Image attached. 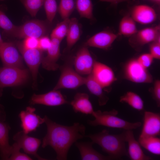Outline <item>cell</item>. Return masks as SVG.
<instances>
[{
	"label": "cell",
	"instance_id": "obj_1",
	"mask_svg": "<svg viewBox=\"0 0 160 160\" xmlns=\"http://www.w3.org/2000/svg\"><path fill=\"white\" fill-rule=\"evenodd\" d=\"M44 117L47 132L43 139L42 147L51 146L56 153L57 159L66 160L72 145L85 137V126L79 122L74 123L71 126L62 125L53 121L47 116Z\"/></svg>",
	"mask_w": 160,
	"mask_h": 160
},
{
	"label": "cell",
	"instance_id": "obj_2",
	"mask_svg": "<svg viewBox=\"0 0 160 160\" xmlns=\"http://www.w3.org/2000/svg\"><path fill=\"white\" fill-rule=\"evenodd\" d=\"M85 137L99 145L104 152L115 160L128 156L123 132L119 134H111L106 129H104L98 133L86 135Z\"/></svg>",
	"mask_w": 160,
	"mask_h": 160
},
{
	"label": "cell",
	"instance_id": "obj_3",
	"mask_svg": "<svg viewBox=\"0 0 160 160\" xmlns=\"http://www.w3.org/2000/svg\"><path fill=\"white\" fill-rule=\"evenodd\" d=\"M118 113V111L114 109L109 111H94L92 115L95 119L89 120L87 122L92 126H102L124 130H132L141 126V122H129L117 117Z\"/></svg>",
	"mask_w": 160,
	"mask_h": 160
},
{
	"label": "cell",
	"instance_id": "obj_4",
	"mask_svg": "<svg viewBox=\"0 0 160 160\" xmlns=\"http://www.w3.org/2000/svg\"><path fill=\"white\" fill-rule=\"evenodd\" d=\"M47 30L46 24L38 20L27 21L20 26H16L9 35L19 39L33 37L39 39L45 36Z\"/></svg>",
	"mask_w": 160,
	"mask_h": 160
},
{
	"label": "cell",
	"instance_id": "obj_5",
	"mask_svg": "<svg viewBox=\"0 0 160 160\" xmlns=\"http://www.w3.org/2000/svg\"><path fill=\"white\" fill-rule=\"evenodd\" d=\"M28 77V71L26 69L10 66L0 67V89L21 85Z\"/></svg>",
	"mask_w": 160,
	"mask_h": 160
},
{
	"label": "cell",
	"instance_id": "obj_6",
	"mask_svg": "<svg viewBox=\"0 0 160 160\" xmlns=\"http://www.w3.org/2000/svg\"><path fill=\"white\" fill-rule=\"evenodd\" d=\"M85 81V77L78 73L71 66L65 65L62 68L60 78L53 89H76L84 84Z\"/></svg>",
	"mask_w": 160,
	"mask_h": 160
},
{
	"label": "cell",
	"instance_id": "obj_7",
	"mask_svg": "<svg viewBox=\"0 0 160 160\" xmlns=\"http://www.w3.org/2000/svg\"><path fill=\"white\" fill-rule=\"evenodd\" d=\"M17 46L31 72L33 81V87H35L39 68L43 57V51L39 48H26L21 42H18Z\"/></svg>",
	"mask_w": 160,
	"mask_h": 160
},
{
	"label": "cell",
	"instance_id": "obj_8",
	"mask_svg": "<svg viewBox=\"0 0 160 160\" xmlns=\"http://www.w3.org/2000/svg\"><path fill=\"white\" fill-rule=\"evenodd\" d=\"M126 78L136 83H151L153 81L152 76L147 69L143 67L137 59H132L127 64L125 68Z\"/></svg>",
	"mask_w": 160,
	"mask_h": 160
},
{
	"label": "cell",
	"instance_id": "obj_9",
	"mask_svg": "<svg viewBox=\"0 0 160 160\" xmlns=\"http://www.w3.org/2000/svg\"><path fill=\"white\" fill-rule=\"evenodd\" d=\"M13 139L26 154L32 155L38 160H46L37 153L41 143L40 139L29 136L23 131L16 133Z\"/></svg>",
	"mask_w": 160,
	"mask_h": 160
},
{
	"label": "cell",
	"instance_id": "obj_10",
	"mask_svg": "<svg viewBox=\"0 0 160 160\" xmlns=\"http://www.w3.org/2000/svg\"><path fill=\"white\" fill-rule=\"evenodd\" d=\"M36 109L30 106L21 111L19 115L23 131L27 134L35 131L40 125L44 123V117L42 118L35 113Z\"/></svg>",
	"mask_w": 160,
	"mask_h": 160
},
{
	"label": "cell",
	"instance_id": "obj_11",
	"mask_svg": "<svg viewBox=\"0 0 160 160\" xmlns=\"http://www.w3.org/2000/svg\"><path fill=\"white\" fill-rule=\"evenodd\" d=\"M0 58L4 66L22 68V57L12 42L4 41L0 44Z\"/></svg>",
	"mask_w": 160,
	"mask_h": 160
},
{
	"label": "cell",
	"instance_id": "obj_12",
	"mask_svg": "<svg viewBox=\"0 0 160 160\" xmlns=\"http://www.w3.org/2000/svg\"><path fill=\"white\" fill-rule=\"evenodd\" d=\"M32 105L41 104L48 106H57L68 103L58 90H54L42 94H34L30 100Z\"/></svg>",
	"mask_w": 160,
	"mask_h": 160
},
{
	"label": "cell",
	"instance_id": "obj_13",
	"mask_svg": "<svg viewBox=\"0 0 160 160\" xmlns=\"http://www.w3.org/2000/svg\"><path fill=\"white\" fill-rule=\"evenodd\" d=\"M94 61L87 47L85 46L78 51L75 56V70L81 75H88L92 73Z\"/></svg>",
	"mask_w": 160,
	"mask_h": 160
},
{
	"label": "cell",
	"instance_id": "obj_14",
	"mask_svg": "<svg viewBox=\"0 0 160 160\" xmlns=\"http://www.w3.org/2000/svg\"><path fill=\"white\" fill-rule=\"evenodd\" d=\"M95 79L104 88L116 80L112 70L100 62L94 61L91 73Z\"/></svg>",
	"mask_w": 160,
	"mask_h": 160
},
{
	"label": "cell",
	"instance_id": "obj_15",
	"mask_svg": "<svg viewBox=\"0 0 160 160\" xmlns=\"http://www.w3.org/2000/svg\"><path fill=\"white\" fill-rule=\"evenodd\" d=\"M160 134V113L145 111L143 128L139 137L156 136L159 135Z\"/></svg>",
	"mask_w": 160,
	"mask_h": 160
},
{
	"label": "cell",
	"instance_id": "obj_16",
	"mask_svg": "<svg viewBox=\"0 0 160 160\" xmlns=\"http://www.w3.org/2000/svg\"><path fill=\"white\" fill-rule=\"evenodd\" d=\"M50 46L47 49V54L43 57L41 62L43 67L48 71H55L59 67L57 62L60 57V44L58 39L51 38Z\"/></svg>",
	"mask_w": 160,
	"mask_h": 160
},
{
	"label": "cell",
	"instance_id": "obj_17",
	"mask_svg": "<svg viewBox=\"0 0 160 160\" xmlns=\"http://www.w3.org/2000/svg\"><path fill=\"white\" fill-rule=\"evenodd\" d=\"M119 34L108 31L98 32L90 38L85 43V46L102 49L110 47Z\"/></svg>",
	"mask_w": 160,
	"mask_h": 160
},
{
	"label": "cell",
	"instance_id": "obj_18",
	"mask_svg": "<svg viewBox=\"0 0 160 160\" xmlns=\"http://www.w3.org/2000/svg\"><path fill=\"white\" fill-rule=\"evenodd\" d=\"M124 140L128 145V154L132 160H150L152 158L144 153L139 142L135 139L132 130H124Z\"/></svg>",
	"mask_w": 160,
	"mask_h": 160
},
{
	"label": "cell",
	"instance_id": "obj_19",
	"mask_svg": "<svg viewBox=\"0 0 160 160\" xmlns=\"http://www.w3.org/2000/svg\"><path fill=\"white\" fill-rule=\"evenodd\" d=\"M131 16L135 21L144 25L152 23L157 17L156 13L153 8L143 4L134 6Z\"/></svg>",
	"mask_w": 160,
	"mask_h": 160
},
{
	"label": "cell",
	"instance_id": "obj_20",
	"mask_svg": "<svg viewBox=\"0 0 160 160\" xmlns=\"http://www.w3.org/2000/svg\"><path fill=\"white\" fill-rule=\"evenodd\" d=\"M74 143L79 151L81 160H115L109 155L105 156L102 155L94 149L92 145L94 143L92 141H76Z\"/></svg>",
	"mask_w": 160,
	"mask_h": 160
},
{
	"label": "cell",
	"instance_id": "obj_21",
	"mask_svg": "<svg viewBox=\"0 0 160 160\" xmlns=\"http://www.w3.org/2000/svg\"><path fill=\"white\" fill-rule=\"evenodd\" d=\"M70 104L74 111L85 114H92L94 111L88 95L85 93L78 92L75 95Z\"/></svg>",
	"mask_w": 160,
	"mask_h": 160
},
{
	"label": "cell",
	"instance_id": "obj_22",
	"mask_svg": "<svg viewBox=\"0 0 160 160\" xmlns=\"http://www.w3.org/2000/svg\"><path fill=\"white\" fill-rule=\"evenodd\" d=\"M11 128L4 121H0V156L2 160H9L12 145L9 142V132Z\"/></svg>",
	"mask_w": 160,
	"mask_h": 160
},
{
	"label": "cell",
	"instance_id": "obj_23",
	"mask_svg": "<svg viewBox=\"0 0 160 160\" xmlns=\"http://www.w3.org/2000/svg\"><path fill=\"white\" fill-rule=\"evenodd\" d=\"M160 26L145 28L137 31L135 34V43L143 46L156 41L160 36Z\"/></svg>",
	"mask_w": 160,
	"mask_h": 160
},
{
	"label": "cell",
	"instance_id": "obj_24",
	"mask_svg": "<svg viewBox=\"0 0 160 160\" xmlns=\"http://www.w3.org/2000/svg\"><path fill=\"white\" fill-rule=\"evenodd\" d=\"M84 84L92 94L98 97L100 105H103L106 103L109 98L104 94L103 87L95 79L91 73L85 77Z\"/></svg>",
	"mask_w": 160,
	"mask_h": 160
},
{
	"label": "cell",
	"instance_id": "obj_25",
	"mask_svg": "<svg viewBox=\"0 0 160 160\" xmlns=\"http://www.w3.org/2000/svg\"><path fill=\"white\" fill-rule=\"evenodd\" d=\"M80 29L77 19H70L66 36L67 49L69 50L76 43L80 38Z\"/></svg>",
	"mask_w": 160,
	"mask_h": 160
},
{
	"label": "cell",
	"instance_id": "obj_26",
	"mask_svg": "<svg viewBox=\"0 0 160 160\" xmlns=\"http://www.w3.org/2000/svg\"><path fill=\"white\" fill-rule=\"evenodd\" d=\"M138 142L140 145L151 153L160 155V138L156 136L140 137Z\"/></svg>",
	"mask_w": 160,
	"mask_h": 160
},
{
	"label": "cell",
	"instance_id": "obj_27",
	"mask_svg": "<svg viewBox=\"0 0 160 160\" xmlns=\"http://www.w3.org/2000/svg\"><path fill=\"white\" fill-rule=\"evenodd\" d=\"M137 31L135 21L131 16L126 15L122 18L119 24V35L130 36Z\"/></svg>",
	"mask_w": 160,
	"mask_h": 160
},
{
	"label": "cell",
	"instance_id": "obj_28",
	"mask_svg": "<svg viewBox=\"0 0 160 160\" xmlns=\"http://www.w3.org/2000/svg\"><path fill=\"white\" fill-rule=\"evenodd\" d=\"M120 102L128 104L133 108L139 111L144 109L143 101L140 97L132 92H128L120 97Z\"/></svg>",
	"mask_w": 160,
	"mask_h": 160
},
{
	"label": "cell",
	"instance_id": "obj_29",
	"mask_svg": "<svg viewBox=\"0 0 160 160\" xmlns=\"http://www.w3.org/2000/svg\"><path fill=\"white\" fill-rule=\"evenodd\" d=\"M76 5L81 17L92 19L93 5L91 0H76Z\"/></svg>",
	"mask_w": 160,
	"mask_h": 160
},
{
	"label": "cell",
	"instance_id": "obj_30",
	"mask_svg": "<svg viewBox=\"0 0 160 160\" xmlns=\"http://www.w3.org/2000/svg\"><path fill=\"white\" fill-rule=\"evenodd\" d=\"M57 25L51 34V38H55L61 41L66 36L70 19L67 18Z\"/></svg>",
	"mask_w": 160,
	"mask_h": 160
},
{
	"label": "cell",
	"instance_id": "obj_31",
	"mask_svg": "<svg viewBox=\"0 0 160 160\" xmlns=\"http://www.w3.org/2000/svg\"><path fill=\"white\" fill-rule=\"evenodd\" d=\"M75 8L73 0H60L58 10L62 18H68Z\"/></svg>",
	"mask_w": 160,
	"mask_h": 160
},
{
	"label": "cell",
	"instance_id": "obj_32",
	"mask_svg": "<svg viewBox=\"0 0 160 160\" xmlns=\"http://www.w3.org/2000/svg\"><path fill=\"white\" fill-rule=\"evenodd\" d=\"M44 0H23V4L28 12L32 17H35L43 5Z\"/></svg>",
	"mask_w": 160,
	"mask_h": 160
},
{
	"label": "cell",
	"instance_id": "obj_33",
	"mask_svg": "<svg viewBox=\"0 0 160 160\" xmlns=\"http://www.w3.org/2000/svg\"><path fill=\"white\" fill-rule=\"evenodd\" d=\"M47 17L48 21L52 22L57 9V6L55 0H44V4Z\"/></svg>",
	"mask_w": 160,
	"mask_h": 160
},
{
	"label": "cell",
	"instance_id": "obj_34",
	"mask_svg": "<svg viewBox=\"0 0 160 160\" xmlns=\"http://www.w3.org/2000/svg\"><path fill=\"white\" fill-rule=\"evenodd\" d=\"M16 26L4 13L0 10V28L4 30L5 33L9 35L13 31Z\"/></svg>",
	"mask_w": 160,
	"mask_h": 160
},
{
	"label": "cell",
	"instance_id": "obj_35",
	"mask_svg": "<svg viewBox=\"0 0 160 160\" xmlns=\"http://www.w3.org/2000/svg\"><path fill=\"white\" fill-rule=\"evenodd\" d=\"M12 149L9 160H31L32 159L27 154L20 151L21 148L15 142L12 145Z\"/></svg>",
	"mask_w": 160,
	"mask_h": 160
},
{
	"label": "cell",
	"instance_id": "obj_36",
	"mask_svg": "<svg viewBox=\"0 0 160 160\" xmlns=\"http://www.w3.org/2000/svg\"><path fill=\"white\" fill-rule=\"evenodd\" d=\"M160 36L153 42L150 47V53L153 58L160 59Z\"/></svg>",
	"mask_w": 160,
	"mask_h": 160
},
{
	"label": "cell",
	"instance_id": "obj_37",
	"mask_svg": "<svg viewBox=\"0 0 160 160\" xmlns=\"http://www.w3.org/2000/svg\"><path fill=\"white\" fill-rule=\"evenodd\" d=\"M153 59L150 54L149 53L142 55L137 59L143 67L147 69L152 64Z\"/></svg>",
	"mask_w": 160,
	"mask_h": 160
},
{
	"label": "cell",
	"instance_id": "obj_38",
	"mask_svg": "<svg viewBox=\"0 0 160 160\" xmlns=\"http://www.w3.org/2000/svg\"><path fill=\"white\" fill-rule=\"evenodd\" d=\"M39 39L33 37H28L24 39L22 42L24 47L28 49L39 48Z\"/></svg>",
	"mask_w": 160,
	"mask_h": 160
},
{
	"label": "cell",
	"instance_id": "obj_39",
	"mask_svg": "<svg viewBox=\"0 0 160 160\" xmlns=\"http://www.w3.org/2000/svg\"><path fill=\"white\" fill-rule=\"evenodd\" d=\"M39 48L43 51L47 50L51 44V39L45 36L39 39Z\"/></svg>",
	"mask_w": 160,
	"mask_h": 160
},
{
	"label": "cell",
	"instance_id": "obj_40",
	"mask_svg": "<svg viewBox=\"0 0 160 160\" xmlns=\"http://www.w3.org/2000/svg\"><path fill=\"white\" fill-rule=\"evenodd\" d=\"M153 97L158 107L160 106V81L156 80L154 83L153 91Z\"/></svg>",
	"mask_w": 160,
	"mask_h": 160
},
{
	"label": "cell",
	"instance_id": "obj_41",
	"mask_svg": "<svg viewBox=\"0 0 160 160\" xmlns=\"http://www.w3.org/2000/svg\"><path fill=\"white\" fill-rule=\"evenodd\" d=\"M101 1L107 2L112 4H116L122 2H127L129 4L132 3V1L131 0H99Z\"/></svg>",
	"mask_w": 160,
	"mask_h": 160
},
{
	"label": "cell",
	"instance_id": "obj_42",
	"mask_svg": "<svg viewBox=\"0 0 160 160\" xmlns=\"http://www.w3.org/2000/svg\"><path fill=\"white\" fill-rule=\"evenodd\" d=\"M6 114L4 110L0 108V121H4L6 119Z\"/></svg>",
	"mask_w": 160,
	"mask_h": 160
},
{
	"label": "cell",
	"instance_id": "obj_43",
	"mask_svg": "<svg viewBox=\"0 0 160 160\" xmlns=\"http://www.w3.org/2000/svg\"><path fill=\"white\" fill-rule=\"evenodd\" d=\"M4 41L2 39L0 33V44L2 43Z\"/></svg>",
	"mask_w": 160,
	"mask_h": 160
},
{
	"label": "cell",
	"instance_id": "obj_44",
	"mask_svg": "<svg viewBox=\"0 0 160 160\" xmlns=\"http://www.w3.org/2000/svg\"><path fill=\"white\" fill-rule=\"evenodd\" d=\"M2 95V89H0V97Z\"/></svg>",
	"mask_w": 160,
	"mask_h": 160
},
{
	"label": "cell",
	"instance_id": "obj_45",
	"mask_svg": "<svg viewBox=\"0 0 160 160\" xmlns=\"http://www.w3.org/2000/svg\"><path fill=\"white\" fill-rule=\"evenodd\" d=\"M153 0L158 3H159L160 1V0Z\"/></svg>",
	"mask_w": 160,
	"mask_h": 160
},
{
	"label": "cell",
	"instance_id": "obj_46",
	"mask_svg": "<svg viewBox=\"0 0 160 160\" xmlns=\"http://www.w3.org/2000/svg\"><path fill=\"white\" fill-rule=\"evenodd\" d=\"M0 0L1 1H4L5 0Z\"/></svg>",
	"mask_w": 160,
	"mask_h": 160
}]
</instances>
